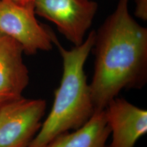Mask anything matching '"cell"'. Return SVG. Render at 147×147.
<instances>
[{"instance_id": "cell-1", "label": "cell", "mask_w": 147, "mask_h": 147, "mask_svg": "<svg viewBox=\"0 0 147 147\" xmlns=\"http://www.w3.org/2000/svg\"><path fill=\"white\" fill-rule=\"evenodd\" d=\"M129 0L117 7L97 32L91 94L95 110L105 109L125 89H140L147 81V29L130 14Z\"/></svg>"}, {"instance_id": "cell-2", "label": "cell", "mask_w": 147, "mask_h": 147, "mask_svg": "<svg viewBox=\"0 0 147 147\" xmlns=\"http://www.w3.org/2000/svg\"><path fill=\"white\" fill-rule=\"evenodd\" d=\"M95 31L89 33L81 45L67 50L55 34L53 41L59 51L63 63L60 85L55 92L53 105L36 136L27 147H47L61 134L84 125L95 113L84 64L93 49Z\"/></svg>"}, {"instance_id": "cell-3", "label": "cell", "mask_w": 147, "mask_h": 147, "mask_svg": "<svg viewBox=\"0 0 147 147\" xmlns=\"http://www.w3.org/2000/svg\"><path fill=\"white\" fill-rule=\"evenodd\" d=\"M34 5H21L0 0V33L20 44L24 53L32 55L53 49L55 34L37 20Z\"/></svg>"}, {"instance_id": "cell-4", "label": "cell", "mask_w": 147, "mask_h": 147, "mask_svg": "<svg viewBox=\"0 0 147 147\" xmlns=\"http://www.w3.org/2000/svg\"><path fill=\"white\" fill-rule=\"evenodd\" d=\"M47 102L18 97L0 106V147H27L42 126Z\"/></svg>"}, {"instance_id": "cell-5", "label": "cell", "mask_w": 147, "mask_h": 147, "mask_svg": "<svg viewBox=\"0 0 147 147\" xmlns=\"http://www.w3.org/2000/svg\"><path fill=\"white\" fill-rule=\"evenodd\" d=\"M98 4L93 0H36L35 13L50 21L74 46L81 45Z\"/></svg>"}, {"instance_id": "cell-6", "label": "cell", "mask_w": 147, "mask_h": 147, "mask_svg": "<svg viewBox=\"0 0 147 147\" xmlns=\"http://www.w3.org/2000/svg\"><path fill=\"white\" fill-rule=\"evenodd\" d=\"M105 112L112 134L109 147H134L146 134V110L117 97L108 103Z\"/></svg>"}, {"instance_id": "cell-7", "label": "cell", "mask_w": 147, "mask_h": 147, "mask_svg": "<svg viewBox=\"0 0 147 147\" xmlns=\"http://www.w3.org/2000/svg\"><path fill=\"white\" fill-rule=\"evenodd\" d=\"M20 44L0 33V98L7 101L22 97L29 82Z\"/></svg>"}, {"instance_id": "cell-8", "label": "cell", "mask_w": 147, "mask_h": 147, "mask_svg": "<svg viewBox=\"0 0 147 147\" xmlns=\"http://www.w3.org/2000/svg\"><path fill=\"white\" fill-rule=\"evenodd\" d=\"M110 129L105 109L95 110L89 121L74 131L61 134L47 147H109Z\"/></svg>"}, {"instance_id": "cell-9", "label": "cell", "mask_w": 147, "mask_h": 147, "mask_svg": "<svg viewBox=\"0 0 147 147\" xmlns=\"http://www.w3.org/2000/svg\"><path fill=\"white\" fill-rule=\"evenodd\" d=\"M135 15L142 21L147 20V0H136Z\"/></svg>"}, {"instance_id": "cell-10", "label": "cell", "mask_w": 147, "mask_h": 147, "mask_svg": "<svg viewBox=\"0 0 147 147\" xmlns=\"http://www.w3.org/2000/svg\"><path fill=\"white\" fill-rule=\"evenodd\" d=\"M11 1L21 5H34L36 0H11Z\"/></svg>"}, {"instance_id": "cell-11", "label": "cell", "mask_w": 147, "mask_h": 147, "mask_svg": "<svg viewBox=\"0 0 147 147\" xmlns=\"http://www.w3.org/2000/svg\"><path fill=\"white\" fill-rule=\"evenodd\" d=\"M10 101H11V100H10ZM8 102H9V101L5 100H3V99L0 98V106H1V105H3V104H5V103Z\"/></svg>"}]
</instances>
